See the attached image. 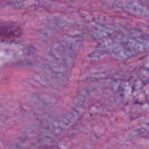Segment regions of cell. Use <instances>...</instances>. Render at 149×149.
Listing matches in <instances>:
<instances>
[{
  "instance_id": "cell-1",
  "label": "cell",
  "mask_w": 149,
  "mask_h": 149,
  "mask_svg": "<svg viewBox=\"0 0 149 149\" xmlns=\"http://www.w3.org/2000/svg\"><path fill=\"white\" fill-rule=\"evenodd\" d=\"M21 30L18 25L11 23L1 24V36L2 39H13L20 36Z\"/></svg>"
}]
</instances>
